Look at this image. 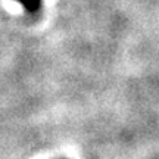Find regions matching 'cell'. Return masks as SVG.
<instances>
[{
  "label": "cell",
  "mask_w": 159,
  "mask_h": 159,
  "mask_svg": "<svg viewBox=\"0 0 159 159\" xmlns=\"http://www.w3.org/2000/svg\"><path fill=\"white\" fill-rule=\"evenodd\" d=\"M18 3H21L22 7L28 12L30 15H34L40 11L41 7V0H16Z\"/></svg>",
  "instance_id": "obj_1"
}]
</instances>
